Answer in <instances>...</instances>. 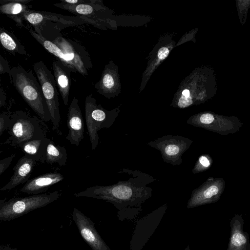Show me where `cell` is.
Listing matches in <instances>:
<instances>
[{"instance_id": "6da1fadb", "label": "cell", "mask_w": 250, "mask_h": 250, "mask_svg": "<svg viewBox=\"0 0 250 250\" xmlns=\"http://www.w3.org/2000/svg\"><path fill=\"white\" fill-rule=\"evenodd\" d=\"M120 172L127 173L133 177L112 185L90 187L74 196L104 200L112 203L120 211L141 208L152 195V188L147 185L157 179L137 170L124 168Z\"/></svg>"}, {"instance_id": "7a4b0ae2", "label": "cell", "mask_w": 250, "mask_h": 250, "mask_svg": "<svg viewBox=\"0 0 250 250\" xmlns=\"http://www.w3.org/2000/svg\"><path fill=\"white\" fill-rule=\"evenodd\" d=\"M9 77L17 91L40 119L43 122L51 120L42 87L32 72L18 65L11 68Z\"/></svg>"}, {"instance_id": "3957f363", "label": "cell", "mask_w": 250, "mask_h": 250, "mask_svg": "<svg viewBox=\"0 0 250 250\" xmlns=\"http://www.w3.org/2000/svg\"><path fill=\"white\" fill-rule=\"evenodd\" d=\"M48 129L47 125L37 117L16 110L12 113L6 130L9 137L1 144L18 147L25 142L46 137Z\"/></svg>"}, {"instance_id": "277c9868", "label": "cell", "mask_w": 250, "mask_h": 250, "mask_svg": "<svg viewBox=\"0 0 250 250\" xmlns=\"http://www.w3.org/2000/svg\"><path fill=\"white\" fill-rule=\"evenodd\" d=\"M61 191L32 195L0 201V220L7 221L20 217L33 210L44 207L59 199Z\"/></svg>"}, {"instance_id": "5b68a950", "label": "cell", "mask_w": 250, "mask_h": 250, "mask_svg": "<svg viewBox=\"0 0 250 250\" xmlns=\"http://www.w3.org/2000/svg\"><path fill=\"white\" fill-rule=\"evenodd\" d=\"M84 108L87 132L93 151L99 144L98 131L102 128L111 127L117 113L114 110H106L101 105H98L92 95L85 98Z\"/></svg>"}, {"instance_id": "8992f818", "label": "cell", "mask_w": 250, "mask_h": 250, "mask_svg": "<svg viewBox=\"0 0 250 250\" xmlns=\"http://www.w3.org/2000/svg\"><path fill=\"white\" fill-rule=\"evenodd\" d=\"M33 68L48 108L52 129L54 131H57L60 126L61 116L58 93L54 74L42 61L35 63Z\"/></svg>"}, {"instance_id": "52a82bcc", "label": "cell", "mask_w": 250, "mask_h": 250, "mask_svg": "<svg viewBox=\"0 0 250 250\" xmlns=\"http://www.w3.org/2000/svg\"><path fill=\"white\" fill-rule=\"evenodd\" d=\"M192 142L182 136L167 135L150 141L147 145L160 152L164 162L175 166L182 163V156Z\"/></svg>"}, {"instance_id": "ba28073f", "label": "cell", "mask_w": 250, "mask_h": 250, "mask_svg": "<svg viewBox=\"0 0 250 250\" xmlns=\"http://www.w3.org/2000/svg\"><path fill=\"white\" fill-rule=\"evenodd\" d=\"M53 42L62 51L76 72L87 75L92 64L89 53L83 46L62 36L57 37Z\"/></svg>"}, {"instance_id": "9c48e42d", "label": "cell", "mask_w": 250, "mask_h": 250, "mask_svg": "<svg viewBox=\"0 0 250 250\" xmlns=\"http://www.w3.org/2000/svg\"><path fill=\"white\" fill-rule=\"evenodd\" d=\"M72 217L81 236L92 250H111L96 229L90 218L75 207L73 208Z\"/></svg>"}, {"instance_id": "30bf717a", "label": "cell", "mask_w": 250, "mask_h": 250, "mask_svg": "<svg viewBox=\"0 0 250 250\" xmlns=\"http://www.w3.org/2000/svg\"><path fill=\"white\" fill-rule=\"evenodd\" d=\"M66 125L68 129L66 139L71 145L78 146L83 139L84 127L78 99L74 97L69 106Z\"/></svg>"}, {"instance_id": "8fae6325", "label": "cell", "mask_w": 250, "mask_h": 250, "mask_svg": "<svg viewBox=\"0 0 250 250\" xmlns=\"http://www.w3.org/2000/svg\"><path fill=\"white\" fill-rule=\"evenodd\" d=\"M37 162L34 157L25 154L13 167L14 173L9 182L0 190H10L21 184L26 183L30 180L29 178Z\"/></svg>"}, {"instance_id": "7c38bea8", "label": "cell", "mask_w": 250, "mask_h": 250, "mask_svg": "<svg viewBox=\"0 0 250 250\" xmlns=\"http://www.w3.org/2000/svg\"><path fill=\"white\" fill-rule=\"evenodd\" d=\"M63 179V176L60 173L54 172L45 173L30 179L21 188L20 191L31 195L42 194Z\"/></svg>"}, {"instance_id": "4fadbf2b", "label": "cell", "mask_w": 250, "mask_h": 250, "mask_svg": "<svg viewBox=\"0 0 250 250\" xmlns=\"http://www.w3.org/2000/svg\"><path fill=\"white\" fill-rule=\"evenodd\" d=\"M243 226L242 215L236 214L230 221V236L227 250H250L249 236Z\"/></svg>"}, {"instance_id": "5bb4252c", "label": "cell", "mask_w": 250, "mask_h": 250, "mask_svg": "<svg viewBox=\"0 0 250 250\" xmlns=\"http://www.w3.org/2000/svg\"><path fill=\"white\" fill-rule=\"evenodd\" d=\"M52 65L56 85L64 104L67 105L71 86V71L60 60L53 61Z\"/></svg>"}, {"instance_id": "9a60e30c", "label": "cell", "mask_w": 250, "mask_h": 250, "mask_svg": "<svg viewBox=\"0 0 250 250\" xmlns=\"http://www.w3.org/2000/svg\"><path fill=\"white\" fill-rule=\"evenodd\" d=\"M22 18L33 25L34 27L37 28L45 21H48L70 24L75 22L74 18L46 11H34L29 9L23 13Z\"/></svg>"}, {"instance_id": "2e32d148", "label": "cell", "mask_w": 250, "mask_h": 250, "mask_svg": "<svg viewBox=\"0 0 250 250\" xmlns=\"http://www.w3.org/2000/svg\"><path fill=\"white\" fill-rule=\"evenodd\" d=\"M30 0H0L1 13L13 19L19 27H24L22 15L28 8Z\"/></svg>"}, {"instance_id": "e0dca14e", "label": "cell", "mask_w": 250, "mask_h": 250, "mask_svg": "<svg viewBox=\"0 0 250 250\" xmlns=\"http://www.w3.org/2000/svg\"><path fill=\"white\" fill-rule=\"evenodd\" d=\"M34 28L35 30L31 28L29 29L31 36L47 51L56 57L64 65L67 66L71 72H76L75 69L62 51L55 43L44 37L41 34L40 28Z\"/></svg>"}, {"instance_id": "ac0fdd59", "label": "cell", "mask_w": 250, "mask_h": 250, "mask_svg": "<svg viewBox=\"0 0 250 250\" xmlns=\"http://www.w3.org/2000/svg\"><path fill=\"white\" fill-rule=\"evenodd\" d=\"M50 139L45 137L25 142L19 147L26 154L34 157L37 162H45L47 146Z\"/></svg>"}, {"instance_id": "d6986e66", "label": "cell", "mask_w": 250, "mask_h": 250, "mask_svg": "<svg viewBox=\"0 0 250 250\" xmlns=\"http://www.w3.org/2000/svg\"><path fill=\"white\" fill-rule=\"evenodd\" d=\"M67 159L65 147L56 145L50 139L47 146L45 162L49 164L57 163L60 166H64L66 164Z\"/></svg>"}, {"instance_id": "ffe728a7", "label": "cell", "mask_w": 250, "mask_h": 250, "mask_svg": "<svg viewBox=\"0 0 250 250\" xmlns=\"http://www.w3.org/2000/svg\"><path fill=\"white\" fill-rule=\"evenodd\" d=\"M0 43L6 50L14 55L17 53L21 55H26L24 47L20 41L11 33L4 28L0 29Z\"/></svg>"}, {"instance_id": "44dd1931", "label": "cell", "mask_w": 250, "mask_h": 250, "mask_svg": "<svg viewBox=\"0 0 250 250\" xmlns=\"http://www.w3.org/2000/svg\"><path fill=\"white\" fill-rule=\"evenodd\" d=\"M12 113L1 112L0 115V136L6 130Z\"/></svg>"}, {"instance_id": "7402d4cb", "label": "cell", "mask_w": 250, "mask_h": 250, "mask_svg": "<svg viewBox=\"0 0 250 250\" xmlns=\"http://www.w3.org/2000/svg\"><path fill=\"white\" fill-rule=\"evenodd\" d=\"M16 155V154L14 153L0 160V175L9 167Z\"/></svg>"}, {"instance_id": "603a6c76", "label": "cell", "mask_w": 250, "mask_h": 250, "mask_svg": "<svg viewBox=\"0 0 250 250\" xmlns=\"http://www.w3.org/2000/svg\"><path fill=\"white\" fill-rule=\"evenodd\" d=\"M11 69L8 61L1 55L0 56V74L8 73L10 76Z\"/></svg>"}, {"instance_id": "cb8c5ba5", "label": "cell", "mask_w": 250, "mask_h": 250, "mask_svg": "<svg viewBox=\"0 0 250 250\" xmlns=\"http://www.w3.org/2000/svg\"><path fill=\"white\" fill-rule=\"evenodd\" d=\"M192 103L193 101L191 96L187 97L182 95L179 99L177 105L179 107L183 108L190 105Z\"/></svg>"}, {"instance_id": "d4e9b609", "label": "cell", "mask_w": 250, "mask_h": 250, "mask_svg": "<svg viewBox=\"0 0 250 250\" xmlns=\"http://www.w3.org/2000/svg\"><path fill=\"white\" fill-rule=\"evenodd\" d=\"M214 121L213 116L210 113H204L199 117V123L203 125H208Z\"/></svg>"}, {"instance_id": "484cf974", "label": "cell", "mask_w": 250, "mask_h": 250, "mask_svg": "<svg viewBox=\"0 0 250 250\" xmlns=\"http://www.w3.org/2000/svg\"><path fill=\"white\" fill-rule=\"evenodd\" d=\"M91 0H61L60 1L70 5H75L88 3Z\"/></svg>"}, {"instance_id": "4316f807", "label": "cell", "mask_w": 250, "mask_h": 250, "mask_svg": "<svg viewBox=\"0 0 250 250\" xmlns=\"http://www.w3.org/2000/svg\"><path fill=\"white\" fill-rule=\"evenodd\" d=\"M169 50L167 48L163 47L161 48L158 52V57L160 60L165 59L169 54Z\"/></svg>"}, {"instance_id": "83f0119b", "label": "cell", "mask_w": 250, "mask_h": 250, "mask_svg": "<svg viewBox=\"0 0 250 250\" xmlns=\"http://www.w3.org/2000/svg\"><path fill=\"white\" fill-rule=\"evenodd\" d=\"M198 162L203 167H207L210 165L208 159L205 156H201L199 157Z\"/></svg>"}, {"instance_id": "f1b7e54d", "label": "cell", "mask_w": 250, "mask_h": 250, "mask_svg": "<svg viewBox=\"0 0 250 250\" xmlns=\"http://www.w3.org/2000/svg\"><path fill=\"white\" fill-rule=\"evenodd\" d=\"M0 107H1L5 104L6 100L5 94L2 88H0Z\"/></svg>"}, {"instance_id": "f546056e", "label": "cell", "mask_w": 250, "mask_h": 250, "mask_svg": "<svg viewBox=\"0 0 250 250\" xmlns=\"http://www.w3.org/2000/svg\"><path fill=\"white\" fill-rule=\"evenodd\" d=\"M0 250H17V248L12 247L9 244H2L0 246Z\"/></svg>"}, {"instance_id": "4dcf8cb0", "label": "cell", "mask_w": 250, "mask_h": 250, "mask_svg": "<svg viewBox=\"0 0 250 250\" xmlns=\"http://www.w3.org/2000/svg\"><path fill=\"white\" fill-rule=\"evenodd\" d=\"M182 95L187 97H190V92L188 89H185L183 91Z\"/></svg>"}, {"instance_id": "1f68e13d", "label": "cell", "mask_w": 250, "mask_h": 250, "mask_svg": "<svg viewBox=\"0 0 250 250\" xmlns=\"http://www.w3.org/2000/svg\"><path fill=\"white\" fill-rule=\"evenodd\" d=\"M184 250H190L189 246L188 245Z\"/></svg>"}]
</instances>
